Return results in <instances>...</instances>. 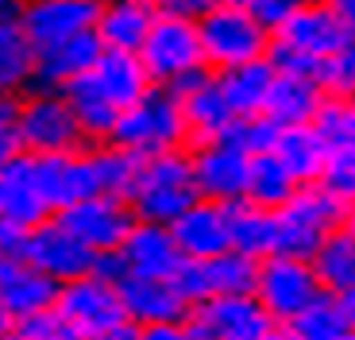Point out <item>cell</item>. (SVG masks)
<instances>
[{
    "label": "cell",
    "mask_w": 355,
    "mask_h": 340,
    "mask_svg": "<svg viewBox=\"0 0 355 340\" xmlns=\"http://www.w3.org/2000/svg\"><path fill=\"white\" fill-rule=\"evenodd\" d=\"M197 182H193V162H189V147L162 155H147L135 167V182L128 189V205H132L135 221L151 224H174L197 201Z\"/></svg>",
    "instance_id": "1"
},
{
    "label": "cell",
    "mask_w": 355,
    "mask_h": 340,
    "mask_svg": "<svg viewBox=\"0 0 355 340\" xmlns=\"http://www.w3.org/2000/svg\"><path fill=\"white\" fill-rule=\"evenodd\" d=\"M108 144L124 147V151L135 155V159L189 147V132H186V117H182L178 93L162 90V85H151L135 105H128L124 112H120Z\"/></svg>",
    "instance_id": "2"
},
{
    "label": "cell",
    "mask_w": 355,
    "mask_h": 340,
    "mask_svg": "<svg viewBox=\"0 0 355 340\" xmlns=\"http://www.w3.org/2000/svg\"><path fill=\"white\" fill-rule=\"evenodd\" d=\"M54 317H58L62 332H70L78 340H112L132 329L124 302H120V290L101 271L62 282L58 298H54Z\"/></svg>",
    "instance_id": "3"
},
{
    "label": "cell",
    "mask_w": 355,
    "mask_h": 340,
    "mask_svg": "<svg viewBox=\"0 0 355 340\" xmlns=\"http://www.w3.org/2000/svg\"><path fill=\"white\" fill-rule=\"evenodd\" d=\"M344 224V205L329 189L313 182L297 186L282 209H275V255L313 260V251Z\"/></svg>",
    "instance_id": "4"
},
{
    "label": "cell",
    "mask_w": 355,
    "mask_h": 340,
    "mask_svg": "<svg viewBox=\"0 0 355 340\" xmlns=\"http://www.w3.org/2000/svg\"><path fill=\"white\" fill-rule=\"evenodd\" d=\"M197 35H201L205 66L213 74H224L243 62L266 58V51H270V31L248 8H240V4H216L197 24Z\"/></svg>",
    "instance_id": "5"
},
{
    "label": "cell",
    "mask_w": 355,
    "mask_h": 340,
    "mask_svg": "<svg viewBox=\"0 0 355 340\" xmlns=\"http://www.w3.org/2000/svg\"><path fill=\"white\" fill-rule=\"evenodd\" d=\"M19 147L27 155H73L85 147L66 93L31 85L19 97Z\"/></svg>",
    "instance_id": "6"
},
{
    "label": "cell",
    "mask_w": 355,
    "mask_h": 340,
    "mask_svg": "<svg viewBox=\"0 0 355 340\" xmlns=\"http://www.w3.org/2000/svg\"><path fill=\"white\" fill-rule=\"evenodd\" d=\"M320 294H324V287H320L309 260H297V255H266V260H259L255 298L275 325H290Z\"/></svg>",
    "instance_id": "7"
},
{
    "label": "cell",
    "mask_w": 355,
    "mask_h": 340,
    "mask_svg": "<svg viewBox=\"0 0 355 340\" xmlns=\"http://www.w3.org/2000/svg\"><path fill=\"white\" fill-rule=\"evenodd\" d=\"M139 62L147 70V78H151V85H162V90H174L178 81H186L189 74L205 70L197 24L178 19V16H159L139 46Z\"/></svg>",
    "instance_id": "8"
},
{
    "label": "cell",
    "mask_w": 355,
    "mask_h": 340,
    "mask_svg": "<svg viewBox=\"0 0 355 340\" xmlns=\"http://www.w3.org/2000/svg\"><path fill=\"white\" fill-rule=\"evenodd\" d=\"M189 162H193V182L197 194L205 201H220V205H236L248 194V170L251 155L240 144L224 139H209V144L189 147Z\"/></svg>",
    "instance_id": "9"
},
{
    "label": "cell",
    "mask_w": 355,
    "mask_h": 340,
    "mask_svg": "<svg viewBox=\"0 0 355 340\" xmlns=\"http://www.w3.org/2000/svg\"><path fill=\"white\" fill-rule=\"evenodd\" d=\"M24 260L31 263L35 271H43L51 282H58V287H62V282H73V278L93 275L101 255L93 248H85V244H81L70 228H62V224L51 216V221L35 224V228L27 232Z\"/></svg>",
    "instance_id": "10"
},
{
    "label": "cell",
    "mask_w": 355,
    "mask_h": 340,
    "mask_svg": "<svg viewBox=\"0 0 355 340\" xmlns=\"http://www.w3.org/2000/svg\"><path fill=\"white\" fill-rule=\"evenodd\" d=\"M186 325L193 340H259L275 321L255 294H224L193 305Z\"/></svg>",
    "instance_id": "11"
},
{
    "label": "cell",
    "mask_w": 355,
    "mask_h": 340,
    "mask_svg": "<svg viewBox=\"0 0 355 340\" xmlns=\"http://www.w3.org/2000/svg\"><path fill=\"white\" fill-rule=\"evenodd\" d=\"M54 221L70 228L85 248H93L97 255H116V248L124 244V236L132 232L135 213L124 197H85V201H73L70 209L54 213Z\"/></svg>",
    "instance_id": "12"
},
{
    "label": "cell",
    "mask_w": 355,
    "mask_h": 340,
    "mask_svg": "<svg viewBox=\"0 0 355 340\" xmlns=\"http://www.w3.org/2000/svg\"><path fill=\"white\" fill-rule=\"evenodd\" d=\"M178 101H182V117H186V132H189V147L193 144H209V139H224L236 124V112H232L228 97L220 90V78H216L209 66L197 74H189L186 81L174 85Z\"/></svg>",
    "instance_id": "13"
},
{
    "label": "cell",
    "mask_w": 355,
    "mask_h": 340,
    "mask_svg": "<svg viewBox=\"0 0 355 340\" xmlns=\"http://www.w3.org/2000/svg\"><path fill=\"white\" fill-rule=\"evenodd\" d=\"M116 263L132 278H174L186 263V255L178 251L170 224L135 221L132 232L124 236V244L116 248Z\"/></svg>",
    "instance_id": "14"
},
{
    "label": "cell",
    "mask_w": 355,
    "mask_h": 340,
    "mask_svg": "<svg viewBox=\"0 0 355 340\" xmlns=\"http://www.w3.org/2000/svg\"><path fill=\"white\" fill-rule=\"evenodd\" d=\"M0 216L19 224V228H35L54 216L43 194V182H39L35 155L19 151L16 159L0 162Z\"/></svg>",
    "instance_id": "15"
},
{
    "label": "cell",
    "mask_w": 355,
    "mask_h": 340,
    "mask_svg": "<svg viewBox=\"0 0 355 340\" xmlns=\"http://www.w3.org/2000/svg\"><path fill=\"white\" fill-rule=\"evenodd\" d=\"M178 251L186 260H213L220 251H232V205L197 197L186 213L170 224Z\"/></svg>",
    "instance_id": "16"
},
{
    "label": "cell",
    "mask_w": 355,
    "mask_h": 340,
    "mask_svg": "<svg viewBox=\"0 0 355 340\" xmlns=\"http://www.w3.org/2000/svg\"><path fill=\"white\" fill-rule=\"evenodd\" d=\"M105 54L97 31L89 27L81 35H70L62 43H51V46H39L35 51V85L39 90H58L66 93L78 78H85L97 58Z\"/></svg>",
    "instance_id": "17"
},
{
    "label": "cell",
    "mask_w": 355,
    "mask_h": 340,
    "mask_svg": "<svg viewBox=\"0 0 355 340\" xmlns=\"http://www.w3.org/2000/svg\"><path fill=\"white\" fill-rule=\"evenodd\" d=\"M120 302L132 329L143 325H166V321H186L189 317V302L178 294V287L170 278H132L124 275L116 282Z\"/></svg>",
    "instance_id": "18"
},
{
    "label": "cell",
    "mask_w": 355,
    "mask_h": 340,
    "mask_svg": "<svg viewBox=\"0 0 355 340\" xmlns=\"http://www.w3.org/2000/svg\"><path fill=\"white\" fill-rule=\"evenodd\" d=\"M155 19H159L155 0H101L93 31H97L105 51L139 54V46L147 39V31L155 27Z\"/></svg>",
    "instance_id": "19"
},
{
    "label": "cell",
    "mask_w": 355,
    "mask_h": 340,
    "mask_svg": "<svg viewBox=\"0 0 355 340\" xmlns=\"http://www.w3.org/2000/svg\"><path fill=\"white\" fill-rule=\"evenodd\" d=\"M54 298H58V282H51L43 271H35L24 255L0 260V305L12 314V321L54 309Z\"/></svg>",
    "instance_id": "20"
},
{
    "label": "cell",
    "mask_w": 355,
    "mask_h": 340,
    "mask_svg": "<svg viewBox=\"0 0 355 340\" xmlns=\"http://www.w3.org/2000/svg\"><path fill=\"white\" fill-rule=\"evenodd\" d=\"M97 19V4H73V0H31L24 16V35L31 46H51L70 35L89 31Z\"/></svg>",
    "instance_id": "21"
},
{
    "label": "cell",
    "mask_w": 355,
    "mask_h": 340,
    "mask_svg": "<svg viewBox=\"0 0 355 340\" xmlns=\"http://www.w3.org/2000/svg\"><path fill=\"white\" fill-rule=\"evenodd\" d=\"M270 39L282 43V46H293V51L309 54V58H317V62H324V58L347 39V31L340 27V19L332 16L324 4L313 0V4H305L293 19H286Z\"/></svg>",
    "instance_id": "22"
},
{
    "label": "cell",
    "mask_w": 355,
    "mask_h": 340,
    "mask_svg": "<svg viewBox=\"0 0 355 340\" xmlns=\"http://www.w3.org/2000/svg\"><path fill=\"white\" fill-rule=\"evenodd\" d=\"M85 81L108 101V105L120 108V112H124L128 105H135L143 93L151 90V78L143 70L139 54H124V51H105L97 58V66L85 74Z\"/></svg>",
    "instance_id": "23"
},
{
    "label": "cell",
    "mask_w": 355,
    "mask_h": 340,
    "mask_svg": "<svg viewBox=\"0 0 355 340\" xmlns=\"http://www.w3.org/2000/svg\"><path fill=\"white\" fill-rule=\"evenodd\" d=\"M270 155H275V159L290 170L297 186H313V182H320L324 162H329V147L320 144V135L313 132V124L278 128Z\"/></svg>",
    "instance_id": "24"
},
{
    "label": "cell",
    "mask_w": 355,
    "mask_h": 340,
    "mask_svg": "<svg viewBox=\"0 0 355 340\" xmlns=\"http://www.w3.org/2000/svg\"><path fill=\"white\" fill-rule=\"evenodd\" d=\"M324 85L313 78H293V74H278L266 97V112L278 128H293V124H313L317 108L324 105Z\"/></svg>",
    "instance_id": "25"
},
{
    "label": "cell",
    "mask_w": 355,
    "mask_h": 340,
    "mask_svg": "<svg viewBox=\"0 0 355 340\" xmlns=\"http://www.w3.org/2000/svg\"><path fill=\"white\" fill-rule=\"evenodd\" d=\"M216 78H220V90L228 97L236 120H248V117H263L266 112V97H270L278 70L270 66V58H255V62H243L236 70L216 74Z\"/></svg>",
    "instance_id": "26"
},
{
    "label": "cell",
    "mask_w": 355,
    "mask_h": 340,
    "mask_svg": "<svg viewBox=\"0 0 355 340\" xmlns=\"http://www.w3.org/2000/svg\"><path fill=\"white\" fill-rule=\"evenodd\" d=\"M81 159H85V174H89V194L124 197L128 201V189L135 182V167H139L135 155H128L124 147H116V144H85Z\"/></svg>",
    "instance_id": "27"
},
{
    "label": "cell",
    "mask_w": 355,
    "mask_h": 340,
    "mask_svg": "<svg viewBox=\"0 0 355 340\" xmlns=\"http://www.w3.org/2000/svg\"><path fill=\"white\" fill-rule=\"evenodd\" d=\"M35 167H39V182H43V194H46L54 213L70 209L73 201L93 197L89 194V174H85L81 151H73V155H35Z\"/></svg>",
    "instance_id": "28"
},
{
    "label": "cell",
    "mask_w": 355,
    "mask_h": 340,
    "mask_svg": "<svg viewBox=\"0 0 355 340\" xmlns=\"http://www.w3.org/2000/svg\"><path fill=\"white\" fill-rule=\"evenodd\" d=\"M35 85V46L19 27H0V93L24 97Z\"/></svg>",
    "instance_id": "29"
},
{
    "label": "cell",
    "mask_w": 355,
    "mask_h": 340,
    "mask_svg": "<svg viewBox=\"0 0 355 340\" xmlns=\"http://www.w3.org/2000/svg\"><path fill=\"white\" fill-rule=\"evenodd\" d=\"M232 251H240L248 260L275 255V213L251 201H236L232 205Z\"/></svg>",
    "instance_id": "30"
},
{
    "label": "cell",
    "mask_w": 355,
    "mask_h": 340,
    "mask_svg": "<svg viewBox=\"0 0 355 340\" xmlns=\"http://www.w3.org/2000/svg\"><path fill=\"white\" fill-rule=\"evenodd\" d=\"M313 271H317L324 294H344V290H355V236H347L344 228L329 236L313 251Z\"/></svg>",
    "instance_id": "31"
},
{
    "label": "cell",
    "mask_w": 355,
    "mask_h": 340,
    "mask_svg": "<svg viewBox=\"0 0 355 340\" xmlns=\"http://www.w3.org/2000/svg\"><path fill=\"white\" fill-rule=\"evenodd\" d=\"M293 189H297V182H293V174L282 167V162L275 159L270 151L263 155H251V170H248V194H243V201H251V205L259 209H282L286 201L293 197Z\"/></svg>",
    "instance_id": "32"
},
{
    "label": "cell",
    "mask_w": 355,
    "mask_h": 340,
    "mask_svg": "<svg viewBox=\"0 0 355 340\" xmlns=\"http://www.w3.org/2000/svg\"><path fill=\"white\" fill-rule=\"evenodd\" d=\"M290 329L297 332V340H347L355 332V321L336 294H320L305 314L293 317Z\"/></svg>",
    "instance_id": "33"
},
{
    "label": "cell",
    "mask_w": 355,
    "mask_h": 340,
    "mask_svg": "<svg viewBox=\"0 0 355 340\" xmlns=\"http://www.w3.org/2000/svg\"><path fill=\"white\" fill-rule=\"evenodd\" d=\"M313 132L320 135V144L332 151H344V147H355V112L347 105V97H324V105L317 108L313 117Z\"/></svg>",
    "instance_id": "34"
},
{
    "label": "cell",
    "mask_w": 355,
    "mask_h": 340,
    "mask_svg": "<svg viewBox=\"0 0 355 340\" xmlns=\"http://www.w3.org/2000/svg\"><path fill=\"white\" fill-rule=\"evenodd\" d=\"M320 85L332 97H347L355 90V35H347L336 51L324 58V70H320Z\"/></svg>",
    "instance_id": "35"
},
{
    "label": "cell",
    "mask_w": 355,
    "mask_h": 340,
    "mask_svg": "<svg viewBox=\"0 0 355 340\" xmlns=\"http://www.w3.org/2000/svg\"><path fill=\"white\" fill-rule=\"evenodd\" d=\"M320 186L336 197L340 205H355V147L344 151H332L324 162V174H320Z\"/></svg>",
    "instance_id": "36"
},
{
    "label": "cell",
    "mask_w": 355,
    "mask_h": 340,
    "mask_svg": "<svg viewBox=\"0 0 355 340\" xmlns=\"http://www.w3.org/2000/svg\"><path fill=\"white\" fill-rule=\"evenodd\" d=\"M275 135H278V124L270 117H248V120H236L228 132L232 144H240L248 155H263L275 147Z\"/></svg>",
    "instance_id": "37"
},
{
    "label": "cell",
    "mask_w": 355,
    "mask_h": 340,
    "mask_svg": "<svg viewBox=\"0 0 355 340\" xmlns=\"http://www.w3.org/2000/svg\"><path fill=\"white\" fill-rule=\"evenodd\" d=\"M305 4H313V0H248V12L266 27V31H270V35H275L278 27H282L286 19L297 16Z\"/></svg>",
    "instance_id": "38"
},
{
    "label": "cell",
    "mask_w": 355,
    "mask_h": 340,
    "mask_svg": "<svg viewBox=\"0 0 355 340\" xmlns=\"http://www.w3.org/2000/svg\"><path fill=\"white\" fill-rule=\"evenodd\" d=\"M19 151H24L19 147V97L0 93V162L16 159Z\"/></svg>",
    "instance_id": "39"
},
{
    "label": "cell",
    "mask_w": 355,
    "mask_h": 340,
    "mask_svg": "<svg viewBox=\"0 0 355 340\" xmlns=\"http://www.w3.org/2000/svg\"><path fill=\"white\" fill-rule=\"evenodd\" d=\"M58 332H62V325H58L54 309H46V314H35V317H24V321H16L12 337H16V340H54Z\"/></svg>",
    "instance_id": "40"
},
{
    "label": "cell",
    "mask_w": 355,
    "mask_h": 340,
    "mask_svg": "<svg viewBox=\"0 0 355 340\" xmlns=\"http://www.w3.org/2000/svg\"><path fill=\"white\" fill-rule=\"evenodd\" d=\"M216 4L220 0H155L159 16H178V19H189V24H201Z\"/></svg>",
    "instance_id": "41"
},
{
    "label": "cell",
    "mask_w": 355,
    "mask_h": 340,
    "mask_svg": "<svg viewBox=\"0 0 355 340\" xmlns=\"http://www.w3.org/2000/svg\"><path fill=\"white\" fill-rule=\"evenodd\" d=\"M27 232L31 228H19V224L0 216V260H19L24 255V244H27Z\"/></svg>",
    "instance_id": "42"
},
{
    "label": "cell",
    "mask_w": 355,
    "mask_h": 340,
    "mask_svg": "<svg viewBox=\"0 0 355 340\" xmlns=\"http://www.w3.org/2000/svg\"><path fill=\"white\" fill-rule=\"evenodd\" d=\"M135 340H193L186 321H166V325H143L135 329Z\"/></svg>",
    "instance_id": "43"
},
{
    "label": "cell",
    "mask_w": 355,
    "mask_h": 340,
    "mask_svg": "<svg viewBox=\"0 0 355 340\" xmlns=\"http://www.w3.org/2000/svg\"><path fill=\"white\" fill-rule=\"evenodd\" d=\"M317 4H324L340 19V27H344L347 35H355V0H317Z\"/></svg>",
    "instance_id": "44"
},
{
    "label": "cell",
    "mask_w": 355,
    "mask_h": 340,
    "mask_svg": "<svg viewBox=\"0 0 355 340\" xmlns=\"http://www.w3.org/2000/svg\"><path fill=\"white\" fill-rule=\"evenodd\" d=\"M31 0H0V27H19Z\"/></svg>",
    "instance_id": "45"
},
{
    "label": "cell",
    "mask_w": 355,
    "mask_h": 340,
    "mask_svg": "<svg viewBox=\"0 0 355 340\" xmlns=\"http://www.w3.org/2000/svg\"><path fill=\"white\" fill-rule=\"evenodd\" d=\"M259 340H297V332H293L290 325H270Z\"/></svg>",
    "instance_id": "46"
},
{
    "label": "cell",
    "mask_w": 355,
    "mask_h": 340,
    "mask_svg": "<svg viewBox=\"0 0 355 340\" xmlns=\"http://www.w3.org/2000/svg\"><path fill=\"white\" fill-rule=\"evenodd\" d=\"M12 329H16V321H12V314L4 309V305H0V340H8Z\"/></svg>",
    "instance_id": "47"
},
{
    "label": "cell",
    "mask_w": 355,
    "mask_h": 340,
    "mask_svg": "<svg viewBox=\"0 0 355 340\" xmlns=\"http://www.w3.org/2000/svg\"><path fill=\"white\" fill-rule=\"evenodd\" d=\"M336 298H340V305L347 309V317L355 321V290H344V294H336Z\"/></svg>",
    "instance_id": "48"
},
{
    "label": "cell",
    "mask_w": 355,
    "mask_h": 340,
    "mask_svg": "<svg viewBox=\"0 0 355 340\" xmlns=\"http://www.w3.org/2000/svg\"><path fill=\"white\" fill-rule=\"evenodd\" d=\"M340 228H344L347 236H355V205H347V209H344V224H340Z\"/></svg>",
    "instance_id": "49"
},
{
    "label": "cell",
    "mask_w": 355,
    "mask_h": 340,
    "mask_svg": "<svg viewBox=\"0 0 355 340\" xmlns=\"http://www.w3.org/2000/svg\"><path fill=\"white\" fill-rule=\"evenodd\" d=\"M112 340H135V329H128V332H120V337H112Z\"/></svg>",
    "instance_id": "50"
},
{
    "label": "cell",
    "mask_w": 355,
    "mask_h": 340,
    "mask_svg": "<svg viewBox=\"0 0 355 340\" xmlns=\"http://www.w3.org/2000/svg\"><path fill=\"white\" fill-rule=\"evenodd\" d=\"M220 4H240V8H248V0H220Z\"/></svg>",
    "instance_id": "51"
},
{
    "label": "cell",
    "mask_w": 355,
    "mask_h": 340,
    "mask_svg": "<svg viewBox=\"0 0 355 340\" xmlns=\"http://www.w3.org/2000/svg\"><path fill=\"white\" fill-rule=\"evenodd\" d=\"M54 340H78V337H70V332H58V337H54Z\"/></svg>",
    "instance_id": "52"
},
{
    "label": "cell",
    "mask_w": 355,
    "mask_h": 340,
    "mask_svg": "<svg viewBox=\"0 0 355 340\" xmlns=\"http://www.w3.org/2000/svg\"><path fill=\"white\" fill-rule=\"evenodd\" d=\"M347 105H352V112H355V90H352V93H347Z\"/></svg>",
    "instance_id": "53"
},
{
    "label": "cell",
    "mask_w": 355,
    "mask_h": 340,
    "mask_svg": "<svg viewBox=\"0 0 355 340\" xmlns=\"http://www.w3.org/2000/svg\"><path fill=\"white\" fill-rule=\"evenodd\" d=\"M73 4H101V0H73Z\"/></svg>",
    "instance_id": "54"
},
{
    "label": "cell",
    "mask_w": 355,
    "mask_h": 340,
    "mask_svg": "<svg viewBox=\"0 0 355 340\" xmlns=\"http://www.w3.org/2000/svg\"><path fill=\"white\" fill-rule=\"evenodd\" d=\"M8 340H16V337H8Z\"/></svg>",
    "instance_id": "55"
}]
</instances>
